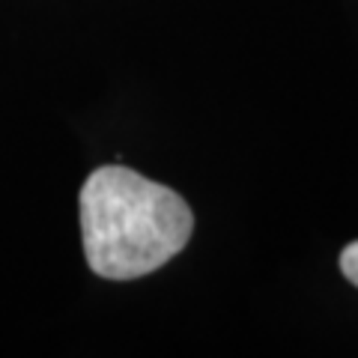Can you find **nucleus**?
<instances>
[{
	"label": "nucleus",
	"mask_w": 358,
	"mask_h": 358,
	"mask_svg": "<svg viewBox=\"0 0 358 358\" xmlns=\"http://www.w3.org/2000/svg\"><path fill=\"white\" fill-rule=\"evenodd\" d=\"M194 215L176 192L120 164L90 173L81 188L87 263L108 281H134L185 248Z\"/></svg>",
	"instance_id": "nucleus-1"
},
{
	"label": "nucleus",
	"mask_w": 358,
	"mask_h": 358,
	"mask_svg": "<svg viewBox=\"0 0 358 358\" xmlns=\"http://www.w3.org/2000/svg\"><path fill=\"white\" fill-rule=\"evenodd\" d=\"M341 272L346 275V281H352L358 287V242L346 245L341 254Z\"/></svg>",
	"instance_id": "nucleus-2"
}]
</instances>
